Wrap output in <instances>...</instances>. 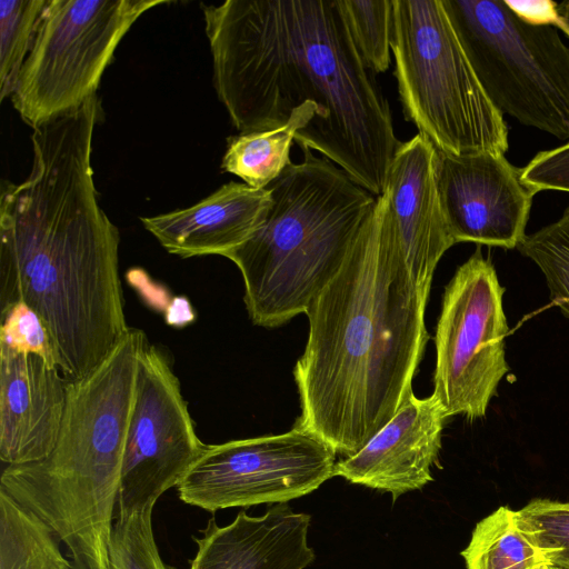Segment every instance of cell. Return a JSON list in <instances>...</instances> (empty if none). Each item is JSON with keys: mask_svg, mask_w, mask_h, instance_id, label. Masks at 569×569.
Listing matches in <instances>:
<instances>
[{"mask_svg": "<svg viewBox=\"0 0 569 569\" xmlns=\"http://www.w3.org/2000/svg\"><path fill=\"white\" fill-rule=\"evenodd\" d=\"M391 52L406 119L442 152L505 154L508 128L441 0H392Z\"/></svg>", "mask_w": 569, "mask_h": 569, "instance_id": "obj_6", "label": "cell"}, {"mask_svg": "<svg viewBox=\"0 0 569 569\" xmlns=\"http://www.w3.org/2000/svg\"><path fill=\"white\" fill-rule=\"evenodd\" d=\"M353 40L366 66L385 72L390 66L392 0H341Z\"/></svg>", "mask_w": 569, "mask_h": 569, "instance_id": "obj_24", "label": "cell"}, {"mask_svg": "<svg viewBox=\"0 0 569 569\" xmlns=\"http://www.w3.org/2000/svg\"><path fill=\"white\" fill-rule=\"evenodd\" d=\"M213 86L240 133L286 124L313 103L309 148L375 197L400 143L375 73L366 66L341 0H228L201 4Z\"/></svg>", "mask_w": 569, "mask_h": 569, "instance_id": "obj_2", "label": "cell"}, {"mask_svg": "<svg viewBox=\"0 0 569 569\" xmlns=\"http://www.w3.org/2000/svg\"><path fill=\"white\" fill-rule=\"evenodd\" d=\"M270 204L269 188L230 181L189 208L140 220L169 253L224 256L253 234Z\"/></svg>", "mask_w": 569, "mask_h": 569, "instance_id": "obj_17", "label": "cell"}, {"mask_svg": "<svg viewBox=\"0 0 569 569\" xmlns=\"http://www.w3.org/2000/svg\"><path fill=\"white\" fill-rule=\"evenodd\" d=\"M310 520L287 503L258 517L241 510L222 527L212 517L193 538L197 552L189 569H306L316 557L308 545Z\"/></svg>", "mask_w": 569, "mask_h": 569, "instance_id": "obj_16", "label": "cell"}, {"mask_svg": "<svg viewBox=\"0 0 569 569\" xmlns=\"http://www.w3.org/2000/svg\"><path fill=\"white\" fill-rule=\"evenodd\" d=\"M69 381L31 353L0 347V458L23 465L46 458L63 419Z\"/></svg>", "mask_w": 569, "mask_h": 569, "instance_id": "obj_15", "label": "cell"}, {"mask_svg": "<svg viewBox=\"0 0 569 569\" xmlns=\"http://www.w3.org/2000/svg\"><path fill=\"white\" fill-rule=\"evenodd\" d=\"M154 505L117 515L109 542L110 569H176L166 563L158 550L152 512Z\"/></svg>", "mask_w": 569, "mask_h": 569, "instance_id": "obj_23", "label": "cell"}, {"mask_svg": "<svg viewBox=\"0 0 569 569\" xmlns=\"http://www.w3.org/2000/svg\"><path fill=\"white\" fill-rule=\"evenodd\" d=\"M520 179L535 194L543 190L569 192V142L536 154L521 168Z\"/></svg>", "mask_w": 569, "mask_h": 569, "instance_id": "obj_27", "label": "cell"}, {"mask_svg": "<svg viewBox=\"0 0 569 569\" xmlns=\"http://www.w3.org/2000/svg\"><path fill=\"white\" fill-rule=\"evenodd\" d=\"M313 103L293 110L289 121L262 131L240 133L228 139L221 169L253 188H267L291 164L293 141L303 147L318 121Z\"/></svg>", "mask_w": 569, "mask_h": 569, "instance_id": "obj_18", "label": "cell"}, {"mask_svg": "<svg viewBox=\"0 0 569 569\" xmlns=\"http://www.w3.org/2000/svg\"><path fill=\"white\" fill-rule=\"evenodd\" d=\"M441 2L495 108L569 140V47L552 19L529 18L505 0Z\"/></svg>", "mask_w": 569, "mask_h": 569, "instance_id": "obj_7", "label": "cell"}, {"mask_svg": "<svg viewBox=\"0 0 569 569\" xmlns=\"http://www.w3.org/2000/svg\"><path fill=\"white\" fill-rule=\"evenodd\" d=\"M336 452L293 427L280 435L207 445L176 489L187 505L209 512L287 503L335 477Z\"/></svg>", "mask_w": 569, "mask_h": 569, "instance_id": "obj_10", "label": "cell"}, {"mask_svg": "<svg viewBox=\"0 0 569 569\" xmlns=\"http://www.w3.org/2000/svg\"><path fill=\"white\" fill-rule=\"evenodd\" d=\"M436 157V148L420 133L400 142L386 183L410 274L428 298L438 262L456 244L439 199Z\"/></svg>", "mask_w": 569, "mask_h": 569, "instance_id": "obj_14", "label": "cell"}, {"mask_svg": "<svg viewBox=\"0 0 569 569\" xmlns=\"http://www.w3.org/2000/svg\"><path fill=\"white\" fill-rule=\"evenodd\" d=\"M516 515L519 527L550 566L569 569V501L532 499Z\"/></svg>", "mask_w": 569, "mask_h": 569, "instance_id": "obj_25", "label": "cell"}, {"mask_svg": "<svg viewBox=\"0 0 569 569\" xmlns=\"http://www.w3.org/2000/svg\"><path fill=\"white\" fill-rule=\"evenodd\" d=\"M0 347L38 356L48 366L58 367L49 331L32 308L19 301L0 310Z\"/></svg>", "mask_w": 569, "mask_h": 569, "instance_id": "obj_26", "label": "cell"}, {"mask_svg": "<svg viewBox=\"0 0 569 569\" xmlns=\"http://www.w3.org/2000/svg\"><path fill=\"white\" fill-rule=\"evenodd\" d=\"M550 18L569 38V0L550 3Z\"/></svg>", "mask_w": 569, "mask_h": 569, "instance_id": "obj_28", "label": "cell"}, {"mask_svg": "<svg viewBox=\"0 0 569 569\" xmlns=\"http://www.w3.org/2000/svg\"><path fill=\"white\" fill-rule=\"evenodd\" d=\"M467 569H545L542 551L519 527L516 511L501 506L480 520L461 551Z\"/></svg>", "mask_w": 569, "mask_h": 569, "instance_id": "obj_19", "label": "cell"}, {"mask_svg": "<svg viewBox=\"0 0 569 569\" xmlns=\"http://www.w3.org/2000/svg\"><path fill=\"white\" fill-rule=\"evenodd\" d=\"M97 94L33 129L27 179L0 194V310L22 301L42 319L57 366L84 378L129 327L120 233L100 207L91 166Z\"/></svg>", "mask_w": 569, "mask_h": 569, "instance_id": "obj_1", "label": "cell"}, {"mask_svg": "<svg viewBox=\"0 0 569 569\" xmlns=\"http://www.w3.org/2000/svg\"><path fill=\"white\" fill-rule=\"evenodd\" d=\"M516 249L539 267L551 301L569 319V207L557 221L526 234Z\"/></svg>", "mask_w": 569, "mask_h": 569, "instance_id": "obj_22", "label": "cell"}, {"mask_svg": "<svg viewBox=\"0 0 569 569\" xmlns=\"http://www.w3.org/2000/svg\"><path fill=\"white\" fill-rule=\"evenodd\" d=\"M427 301L410 274L385 189L306 311L308 339L293 368L301 413L293 427L345 457L361 450L413 391L429 339Z\"/></svg>", "mask_w": 569, "mask_h": 569, "instance_id": "obj_3", "label": "cell"}, {"mask_svg": "<svg viewBox=\"0 0 569 569\" xmlns=\"http://www.w3.org/2000/svg\"><path fill=\"white\" fill-rule=\"evenodd\" d=\"M48 0L0 1V100L11 97Z\"/></svg>", "mask_w": 569, "mask_h": 569, "instance_id": "obj_21", "label": "cell"}, {"mask_svg": "<svg viewBox=\"0 0 569 569\" xmlns=\"http://www.w3.org/2000/svg\"><path fill=\"white\" fill-rule=\"evenodd\" d=\"M167 0H48L12 104L32 129L97 94L114 51L148 10Z\"/></svg>", "mask_w": 569, "mask_h": 569, "instance_id": "obj_8", "label": "cell"}, {"mask_svg": "<svg viewBox=\"0 0 569 569\" xmlns=\"http://www.w3.org/2000/svg\"><path fill=\"white\" fill-rule=\"evenodd\" d=\"M148 343L141 329L129 327L90 373L68 383L52 451L1 473L0 489L66 545L72 569H110L126 438Z\"/></svg>", "mask_w": 569, "mask_h": 569, "instance_id": "obj_4", "label": "cell"}, {"mask_svg": "<svg viewBox=\"0 0 569 569\" xmlns=\"http://www.w3.org/2000/svg\"><path fill=\"white\" fill-rule=\"evenodd\" d=\"M303 159L271 182L262 224L223 257L239 269L251 321L284 325L307 309L338 272L377 197L341 168L303 148Z\"/></svg>", "mask_w": 569, "mask_h": 569, "instance_id": "obj_5", "label": "cell"}, {"mask_svg": "<svg viewBox=\"0 0 569 569\" xmlns=\"http://www.w3.org/2000/svg\"><path fill=\"white\" fill-rule=\"evenodd\" d=\"M59 538L0 489V569H72Z\"/></svg>", "mask_w": 569, "mask_h": 569, "instance_id": "obj_20", "label": "cell"}, {"mask_svg": "<svg viewBox=\"0 0 569 569\" xmlns=\"http://www.w3.org/2000/svg\"><path fill=\"white\" fill-rule=\"evenodd\" d=\"M503 293L492 262L479 248L445 288L435 335L432 393L448 418L485 417L509 371Z\"/></svg>", "mask_w": 569, "mask_h": 569, "instance_id": "obj_9", "label": "cell"}, {"mask_svg": "<svg viewBox=\"0 0 569 569\" xmlns=\"http://www.w3.org/2000/svg\"><path fill=\"white\" fill-rule=\"evenodd\" d=\"M169 355L143 349L126 438L117 515L156 505L203 452Z\"/></svg>", "mask_w": 569, "mask_h": 569, "instance_id": "obj_11", "label": "cell"}, {"mask_svg": "<svg viewBox=\"0 0 569 569\" xmlns=\"http://www.w3.org/2000/svg\"><path fill=\"white\" fill-rule=\"evenodd\" d=\"M436 151L439 199L455 242L515 249L526 236L535 196L520 179L521 168L505 154Z\"/></svg>", "mask_w": 569, "mask_h": 569, "instance_id": "obj_12", "label": "cell"}, {"mask_svg": "<svg viewBox=\"0 0 569 569\" xmlns=\"http://www.w3.org/2000/svg\"><path fill=\"white\" fill-rule=\"evenodd\" d=\"M545 569H560V568H557V567H553V566H547Z\"/></svg>", "mask_w": 569, "mask_h": 569, "instance_id": "obj_29", "label": "cell"}, {"mask_svg": "<svg viewBox=\"0 0 569 569\" xmlns=\"http://www.w3.org/2000/svg\"><path fill=\"white\" fill-rule=\"evenodd\" d=\"M448 416L432 393L410 392L396 415L357 453L336 462L335 476L388 492L392 500L432 481Z\"/></svg>", "mask_w": 569, "mask_h": 569, "instance_id": "obj_13", "label": "cell"}]
</instances>
